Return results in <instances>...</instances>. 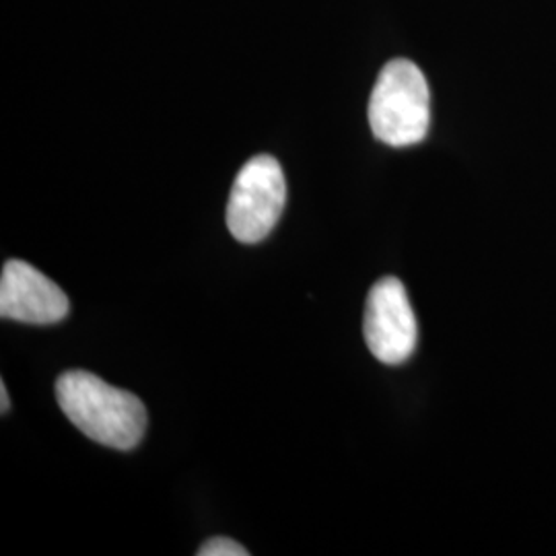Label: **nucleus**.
<instances>
[{"label": "nucleus", "mask_w": 556, "mask_h": 556, "mask_svg": "<svg viewBox=\"0 0 556 556\" xmlns=\"http://www.w3.org/2000/svg\"><path fill=\"white\" fill-rule=\"evenodd\" d=\"M56 397L66 418L83 435L112 450H135L147 431L140 397L118 390L87 371H66L56 381Z\"/></svg>", "instance_id": "nucleus-1"}, {"label": "nucleus", "mask_w": 556, "mask_h": 556, "mask_svg": "<svg viewBox=\"0 0 556 556\" xmlns=\"http://www.w3.org/2000/svg\"><path fill=\"white\" fill-rule=\"evenodd\" d=\"M431 122L429 85L415 62H388L369 98V126L390 147H413L425 140Z\"/></svg>", "instance_id": "nucleus-2"}, {"label": "nucleus", "mask_w": 556, "mask_h": 556, "mask_svg": "<svg viewBox=\"0 0 556 556\" xmlns=\"http://www.w3.org/2000/svg\"><path fill=\"white\" fill-rule=\"evenodd\" d=\"M287 204V181L278 161L258 155L239 169L227 204V227L241 243L270 236Z\"/></svg>", "instance_id": "nucleus-3"}, {"label": "nucleus", "mask_w": 556, "mask_h": 556, "mask_svg": "<svg viewBox=\"0 0 556 556\" xmlns=\"http://www.w3.org/2000/svg\"><path fill=\"white\" fill-rule=\"evenodd\" d=\"M363 332L367 349L383 365H402L413 357L418 342L417 316L397 278H381L371 287Z\"/></svg>", "instance_id": "nucleus-4"}, {"label": "nucleus", "mask_w": 556, "mask_h": 556, "mask_svg": "<svg viewBox=\"0 0 556 556\" xmlns=\"http://www.w3.org/2000/svg\"><path fill=\"white\" fill-rule=\"evenodd\" d=\"M71 301L54 280L27 262L9 260L0 277V316L48 326L66 318Z\"/></svg>", "instance_id": "nucleus-5"}, {"label": "nucleus", "mask_w": 556, "mask_h": 556, "mask_svg": "<svg viewBox=\"0 0 556 556\" xmlns=\"http://www.w3.org/2000/svg\"><path fill=\"white\" fill-rule=\"evenodd\" d=\"M199 556H245L248 551L231 538H211L200 546Z\"/></svg>", "instance_id": "nucleus-6"}, {"label": "nucleus", "mask_w": 556, "mask_h": 556, "mask_svg": "<svg viewBox=\"0 0 556 556\" xmlns=\"http://www.w3.org/2000/svg\"><path fill=\"white\" fill-rule=\"evenodd\" d=\"M0 394H2V413H7V410H9V406H11V402H9V394H7V386H4V381L0 383Z\"/></svg>", "instance_id": "nucleus-7"}]
</instances>
